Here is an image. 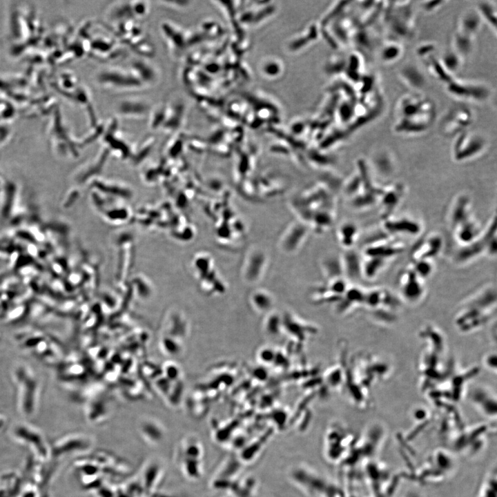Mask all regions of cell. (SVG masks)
Returning <instances> with one entry per match:
<instances>
[{
    "instance_id": "1",
    "label": "cell",
    "mask_w": 497,
    "mask_h": 497,
    "mask_svg": "<svg viewBox=\"0 0 497 497\" xmlns=\"http://www.w3.org/2000/svg\"><path fill=\"white\" fill-rule=\"evenodd\" d=\"M478 293L469 300L456 317V327L462 332H469L485 323L483 318L487 313H491L486 311V308L492 309V304H490L496 303L495 288L487 287Z\"/></svg>"
},
{
    "instance_id": "2",
    "label": "cell",
    "mask_w": 497,
    "mask_h": 497,
    "mask_svg": "<svg viewBox=\"0 0 497 497\" xmlns=\"http://www.w3.org/2000/svg\"><path fill=\"white\" fill-rule=\"evenodd\" d=\"M203 451L200 441L194 436H186L180 441L176 459L187 478L197 480L202 476Z\"/></svg>"
},
{
    "instance_id": "3",
    "label": "cell",
    "mask_w": 497,
    "mask_h": 497,
    "mask_svg": "<svg viewBox=\"0 0 497 497\" xmlns=\"http://www.w3.org/2000/svg\"><path fill=\"white\" fill-rule=\"evenodd\" d=\"M445 89L452 98L465 104L485 103L491 95L487 84L474 80L454 78L446 84Z\"/></svg>"
},
{
    "instance_id": "4",
    "label": "cell",
    "mask_w": 497,
    "mask_h": 497,
    "mask_svg": "<svg viewBox=\"0 0 497 497\" xmlns=\"http://www.w3.org/2000/svg\"><path fill=\"white\" fill-rule=\"evenodd\" d=\"M436 115V108L431 100L422 108L413 113L396 118L393 130L397 134L416 136L426 133L432 125Z\"/></svg>"
},
{
    "instance_id": "5",
    "label": "cell",
    "mask_w": 497,
    "mask_h": 497,
    "mask_svg": "<svg viewBox=\"0 0 497 497\" xmlns=\"http://www.w3.org/2000/svg\"><path fill=\"white\" fill-rule=\"evenodd\" d=\"M485 136L475 130H466L456 136L452 154L457 162L472 159L482 154L487 147Z\"/></svg>"
},
{
    "instance_id": "6",
    "label": "cell",
    "mask_w": 497,
    "mask_h": 497,
    "mask_svg": "<svg viewBox=\"0 0 497 497\" xmlns=\"http://www.w3.org/2000/svg\"><path fill=\"white\" fill-rule=\"evenodd\" d=\"M475 120V114L465 104L451 106L443 115L439 123V129L446 136H456L468 130Z\"/></svg>"
},
{
    "instance_id": "7",
    "label": "cell",
    "mask_w": 497,
    "mask_h": 497,
    "mask_svg": "<svg viewBox=\"0 0 497 497\" xmlns=\"http://www.w3.org/2000/svg\"><path fill=\"white\" fill-rule=\"evenodd\" d=\"M496 217L490 222L487 228L481 233L480 236L472 243L462 246L456 256V261L459 263L467 262L477 257L483 252H486L488 242L496 236Z\"/></svg>"
},
{
    "instance_id": "8",
    "label": "cell",
    "mask_w": 497,
    "mask_h": 497,
    "mask_svg": "<svg viewBox=\"0 0 497 497\" xmlns=\"http://www.w3.org/2000/svg\"><path fill=\"white\" fill-rule=\"evenodd\" d=\"M399 285L402 299L409 303L420 300L425 291L422 279L412 269L406 270L402 274Z\"/></svg>"
},
{
    "instance_id": "9",
    "label": "cell",
    "mask_w": 497,
    "mask_h": 497,
    "mask_svg": "<svg viewBox=\"0 0 497 497\" xmlns=\"http://www.w3.org/2000/svg\"><path fill=\"white\" fill-rule=\"evenodd\" d=\"M398 75L401 81L412 92H420L427 86L425 73L414 63L407 62L402 65Z\"/></svg>"
},
{
    "instance_id": "10",
    "label": "cell",
    "mask_w": 497,
    "mask_h": 497,
    "mask_svg": "<svg viewBox=\"0 0 497 497\" xmlns=\"http://www.w3.org/2000/svg\"><path fill=\"white\" fill-rule=\"evenodd\" d=\"M484 22L476 7L463 10L459 15L455 32L476 39Z\"/></svg>"
},
{
    "instance_id": "11",
    "label": "cell",
    "mask_w": 497,
    "mask_h": 497,
    "mask_svg": "<svg viewBox=\"0 0 497 497\" xmlns=\"http://www.w3.org/2000/svg\"><path fill=\"white\" fill-rule=\"evenodd\" d=\"M383 226L385 232L391 235H416L421 231V226L418 222L405 217L396 219L387 218Z\"/></svg>"
},
{
    "instance_id": "12",
    "label": "cell",
    "mask_w": 497,
    "mask_h": 497,
    "mask_svg": "<svg viewBox=\"0 0 497 497\" xmlns=\"http://www.w3.org/2000/svg\"><path fill=\"white\" fill-rule=\"evenodd\" d=\"M442 244V239L440 235H431L428 236L413 249V256L414 260L425 259L431 260L440 253Z\"/></svg>"
},
{
    "instance_id": "13",
    "label": "cell",
    "mask_w": 497,
    "mask_h": 497,
    "mask_svg": "<svg viewBox=\"0 0 497 497\" xmlns=\"http://www.w3.org/2000/svg\"><path fill=\"white\" fill-rule=\"evenodd\" d=\"M404 188L400 185L393 186L387 189H383L380 196L381 204L383 208L384 218L389 217V215L398 206L403 197Z\"/></svg>"
},
{
    "instance_id": "14",
    "label": "cell",
    "mask_w": 497,
    "mask_h": 497,
    "mask_svg": "<svg viewBox=\"0 0 497 497\" xmlns=\"http://www.w3.org/2000/svg\"><path fill=\"white\" fill-rule=\"evenodd\" d=\"M455 228L456 239L462 246L472 243L482 233L479 224L471 217Z\"/></svg>"
},
{
    "instance_id": "15",
    "label": "cell",
    "mask_w": 497,
    "mask_h": 497,
    "mask_svg": "<svg viewBox=\"0 0 497 497\" xmlns=\"http://www.w3.org/2000/svg\"><path fill=\"white\" fill-rule=\"evenodd\" d=\"M403 247L396 243H391L388 240L378 244H371L365 249V255L367 257H380L384 260L393 257L401 253Z\"/></svg>"
},
{
    "instance_id": "16",
    "label": "cell",
    "mask_w": 497,
    "mask_h": 497,
    "mask_svg": "<svg viewBox=\"0 0 497 497\" xmlns=\"http://www.w3.org/2000/svg\"><path fill=\"white\" fill-rule=\"evenodd\" d=\"M449 218L454 228L470 218V200L467 196L460 195L455 200Z\"/></svg>"
},
{
    "instance_id": "17",
    "label": "cell",
    "mask_w": 497,
    "mask_h": 497,
    "mask_svg": "<svg viewBox=\"0 0 497 497\" xmlns=\"http://www.w3.org/2000/svg\"><path fill=\"white\" fill-rule=\"evenodd\" d=\"M439 58L446 71L452 77L462 69L465 60L451 47Z\"/></svg>"
},
{
    "instance_id": "18",
    "label": "cell",
    "mask_w": 497,
    "mask_h": 497,
    "mask_svg": "<svg viewBox=\"0 0 497 497\" xmlns=\"http://www.w3.org/2000/svg\"><path fill=\"white\" fill-rule=\"evenodd\" d=\"M483 21L496 35L497 6L495 1H483L478 3L476 6Z\"/></svg>"
},
{
    "instance_id": "19",
    "label": "cell",
    "mask_w": 497,
    "mask_h": 497,
    "mask_svg": "<svg viewBox=\"0 0 497 497\" xmlns=\"http://www.w3.org/2000/svg\"><path fill=\"white\" fill-rule=\"evenodd\" d=\"M403 54V46L398 41L391 40L383 44L380 57L384 64H391L398 61Z\"/></svg>"
},
{
    "instance_id": "20",
    "label": "cell",
    "mask_w": 497,
    "mask_h": 497,
    "mask_svg": "<svg viewBox=\"0 0 497 497\" xmlns=\"http://www.w3.org/2000/svg\"><path fill=\"white\" fill-rule=\"evenodd\" d=\"M358 227L353 223L342 224L338 230L339 240L344 247H351L358 236Z\"/></svg>"
},
{
    "instance_id": "21",
    "label": "cell",
    "mask_w": 497,
    "mask_h": 497,
    "mask_svg": "<svg viewBox=\"0 0 497 497\" xmlns=\"http://www.w3.org/2000/svg\"><path fill=\"white\" fill-rule=\"evenodd\" d=\"M385 263L386 260L380 257H368V259L362 262V275L369 279L375 277L382 269Z\"/></svg>"
},
{
    "instance_id": "22",
    "label": "cell",
    "mask_w": 497,
    "mask_h": 497,
    "mask_svg": "<svg viewBox=\"0 0 497 497\" xmlns=\"http://www.w3.org/2000/svg\"><path fill=\"white\" fill-rule=\"evenodd\" d=\"M344 268L349 275L352 277H359L362 275V262L360 260L358 255L351 252L347 253L344 258Z\"/></svg>"
},
{
    "instance_id": "23",
    "label": "cell",
    "mask_w": 497,
    "mask_h": 497,
    "mask_svg": "<svg viewBox=\"0 0 497 497\" xmlns=\"http://www.w3.org/2000/svg\"><path fill=\"white\" fill-rule=\"evenodd\" d=\"M413 271L422 280L429 277L433 271V265L431 260H413Z\"/></svg>"
},
{
    "instance_id": "24",
    "label": "cell",
    "mask_w": 497,
    "mask_h": 497,
    "mask_svg": "<svg viewBox=\"0 0 497 497\" xmlns=\"http://www.w3.org/2000/svg\"><path fill=\"white\" fill-rule=\"evenodd\" d=\"M436 52V46L431 42L420 44L416 49L418 56L425 61L431 57L435 56Z\"/></svg>"
},
{
    "instance_id": "25",
    "label": "cell",
    "mask_w": 497,
    "mask_h": 497,
    "mask_svg": "<svg viewBox=\"0 0 497 497\" xmlns=\"http://www.w3.org/2000/svg\"><path fill=\"white\" fill-rule=\"evenodd\" d=\"M447 3L446 1H427L424 2L422 5V8L425 11L431 12L438 10L440 8H442V5L444 3Z\"/></svg>"
}]
</instances>
